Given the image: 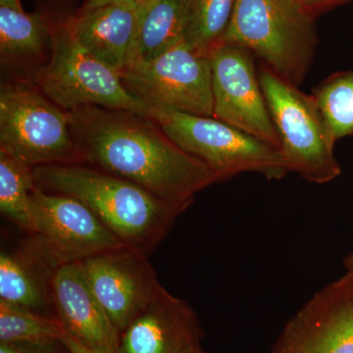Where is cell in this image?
<instances>
[{
	"mask_svg": "<svg viewBox=\"0 0 353 353\" xmlns=\"http://www.w3.org/2000/svg\"><path fill=\"white\" fill-rule=\"evenodd\" d=\"M83 164L136 183L164 201L190 208L218 183L213 172L171 141L150 116L82 106L68 111Z\"/></svg>",
	"mask_w": 353,
	"mask_h": 353,
	"instance_id": "cell-1",
	"label": "cell"
},
{
	"mask_svg": "<svg viewBox=\"0 0 353 353\" xmlns=\"http://www.w3.org/2000/svg\"><path fill=\"white\" fill-rule=\"evenodd\" d=\"M37 187L82 202L123 243L148 256L189 208L87 164L32 168Z\"/></svg>",
	"mask_w": 353,
	"mask_h": 353,
	"instance_id": "cell-2",
	"label": "cell"
},
{
	"mask_svg": "<svg viewBox=\"0 0 353 353\" xmlns=\"http://www.w3.org/2000/svg\"><path fill=\"white\" fill-rule=\"evenodd\" d=\"M41 11L50 29L51 52L34 83L53 103L67 112L97 105L150 117V109L125 87L119 72L79 43L74 32L78 13L71 0H46Z\"/></svg>",
	"mask_w": 353,
	"mask_h": 353,
	"instance_id": "cell-3",
	"label": "cell"
},
{
	"mask_svg": "<svg viewBox=\"0 0 353 353\" xmlns=\"http://www.w3.org/2000/svg\"><path fill=\"white\" fill-rule=\"evenodd\" d=\"M304 0H236L221 43L243 46L279 77L299 87L319 39Z\"/></svg>",
	"mask_w": 353,
	"mask_h": 353,
	"instance_id": "cell-4",
	"label": "cell"
},
{
	"mask_svg": "<svg viewBox=\"0 0 353 353\" xmlns=\"http://www.w3.org/2000/svg\"><path fill=\"white\" fill-rule=\"evenodd\" d=\"M150 118L181 150L205 164L218 182L243 173L268 180L290 173L279 148L214 117L154 109Z\"/></svg>",
	"mask_w": 353,
	"mask_h": 353,
	"instance_id": "cell-5",
	"label": "cell"
},
{
	"mask_svg": "<svg viewBox=\"0 0 353 353\" xmlns=\"http://www.w3.org/2000/svg\"><path fill=\"white\" fill-rule=\"evenodd\" d=\"M0 152L31 168L83 164L67 111L34 83L8 80L0 90Z\"/></svg>",
	"mask_w": 353,
	"mask_h": 353,
	"instance_id": "cell-6",
	"label": "cell"
},
{
	"mask_svg": "<svg viewBox=\"0 0 353 353\" xmlns=\"http://www.w3.org/2000/svg\"><path fill=\"white\" fill-rule=\"evenodd\" d=\"M260 85L289 165L310 183H328L341 175L334 138L312 94H306L262 64Z\"/></svg>",
	"mask_w": 353,
	"mask_h": 353,
	"instance_id": "cell-7",
	"label": "cell"
},
{
	"mask_svg": "<svg viewBox=\"0 0 353 353\" xmlns=\"http://www.w3.org/2000/svg\"><path fill=\"white\" fill-rule=\"evenodd\" d=\"M32 250L53 270L101 253L128 248L82 202L36 187L30 197Z\"/></svg>",
	"mask_w": 353,
	"mask_h": 353,
	"instance_id": "cell-8",
	"label": "cell"
},
{
	"mask_svg": "<svg viewBox=\"0 0 353 353\" xmlns=\"http://www.w3.org/2000/svg\"><path fill=\"white\" fill-rule=\"evenodd\" d=\"M120 75L150 112L163 109L213 117L210 61L185 39L154 59L130 65Z\"/></svg>",
	"mask_w": 353,
	"mask_h": 353,
	"instance_id": "cell-9",
	"label": "cell"
},
{
	"mask_svg": "<svg viewBox=\"0 0 353 353\" xmlns=\"http://www.w3.org/2000/svg\"><path fill=\"white\" fill-rule=\"evenodd\" d=\"M213 117L280 150V138L260 85L252 51L220 43L209 52Z\"/></svg>",
	"mask_w": 353,
	"mask_h": 353,
	"instance_id": "cell-10",
	"label": "cell"
},
{
	"mask_svg": "<svg viewBox=\"0 0 353 353\" xmlns=\"http://www.w3.org/2000/svg\"><path fill=\"white\" fill-rule=\"evenodd\" d=\"M270 353H353V272L316 292L285 325Z\"/></svg>",
	"mask_w": 353,
	"mask_h": 353,
	"instance_id": "cell-11",
	"label": "cell"
},
{
	"mask_svg": "<svg viewBox=\"0 0 353 353\" xmlns=\"http://www.w3.org/2000/svg\"><path fill=\"white\" fill-rule=\"evenodd\" d=\"M88 284L117 331H123L161 287L148 256L130 248L81 261Z\"/></svg>",
	"mask_w": 353,
	"mask_h": 353,
	"instance_id": "cell-12",
	"label": "cell"
},
{
	"mask_svg": "<svg viewBox=\"0 0 353 353\" xmlns=\"http://www.w3.org/2000/svg\"><path fill=\"white\" fill-rule=\"evenodd\" d=\"M203 339L199 317L183 299L160 287L119 334L120 353H197Z\"/></svg>",
	"mask_w": 353,
	"mask_h": 353,
	"instance_id": "cell-13",
	"label": "cell"
},
{
	"mask_svg": "<svg viewBox=\"0 0 353 353\" xmlns=\"http://www.w3.org/2000/svg\"><path fill=\"white\" fill-rule=\"evenodd\" d=\"M50 288L57 317L67 333L97 352L120 353L119 332L88 285L81 262L55 269Z\"/></svg>",
	"mask_w": 353,
	"mask_h": 353,
	"instance_id": "cell-14",
	"label": "cell"
},
{
	"mask_svg": "<svg viewBox=\"0 0 353 353\" xmlns=\"http://www.w3.org/2000/svg\"><path fill=\"white\" fill-rule=\"evenodd\" d=\"M138 27L136 2L115 0L87 12H78L74 32L85 50L121 73L131 64Z\"/></svg>",
	"mask_w": 353,
	"mask_h": 353,
	"instance_id": "cell-15",
	"label": "cell"
},
{
	"mask_svg": "<svg viewBox=\"0 0 353 353\" xmlns=\"http://www.w3.org/2000/svg\"><path fill=\"white\" fill-rule=\"evenodd\" d=\"M50 52V29L41 10L29 14L0 6V61L10 80L34 83Z\"/></svg>",
	"mask_w": 353,
	"mask_h": 353,
	"instance_id": "cell-16",
	"label": "cell"
},
{
	"mask_svg": "<svg viewBox=\"0 0 353 353\" xmlns=\"http://www.w3.org/2000/svg\"><path fill=\"white\" fill-rule=\"evenodd\" d=\"M189 3L190 0H157L138 10V34L130 65L154 59L185 39Z\"/></svg>",
	"mask_w": 353,
	"mask_h": 353,
	"instance_id": "cell-17",
	"label": "cell"
},
{
	"mask_svg": "<svg viewBox=\"0 0 353 353\" xmlns=\"http://www.w3.org/2000/svg\"><path fill=\"white\" fill-rule=\"evenodd\" d=\"M34 262L25 255L1 252L0 301L34 312L46 306V288Z\"/></svg>",
	"mask_w": 353,
	"mask_h": 353,
	"instance_id": "cell-18",
	"label": "cell"
},
{
	"mask_svg": "<svg viewBox=\"0 0 353 353\" xmlns=\"http://www.w3.org/2000/svg\"><path fill=\"white\" fill-rule=\"evenodd\" d=\"M236 0H190L185 41L199 54L222 43Z\"/></svg>",
	"mask_w": 353,
	"mask_h": 353,
	"instance_id": "cell-19",
	"label": "cell"
},
{
	"mask_svg": "<svg viewBox=\"0 0 353 353\" xmlns=\"http://www.w3.org/2000/svg\"><path fill=\"white\" fill-rule=\"evenodd\" d=\"M67 331L57 317L0 301V343H43L60 341Z\"/></svg>",
	"mask_w": 353,
	"mask_h": 353,
	"instance_id": "cell-20",
	"label": "cell"
},
{
	"mask_svg": "<svg viewBox=\"0 0 353 353\" xmlns=\"http://www.w3.org/2000/svg\"><path fill=\"white\" fill-rule=\"evenodd\" d=\"M36 187L31 167L0 152V211L24 231L29 222L30 197Z\"/></svg>",
	"mask_w": 353,
	"mask_h": 353,
	"instance_id": "cell-21",
	"label": "cell"
},
{
	"mask_svg": "<svg viewBox=\"0 0 353 353\" xmlns=\"http://www.w3.org/2000/svg\"><path fill=\"white\" fill-rule=\"evenodd\" d=\"M312 95L334 138L353 136V71L328 77Z\"/></svg>",
	"mask_w": 353,
	"mask_h": 353,
	"instance_id": "cell-22",
	"label": "cell"
},
{
	"mask_svg": "<svg viewBox=\"0 0 353 353\" xmlns=\"http://www.w3.org/2000/svg\"><path fill=\"white\" fill-rule=\"evenodd\" d=\"M20 353H70L61 341L43 343H19Z\"/></svg>",
	"mask_w": 353,
	"mask_h": 353,
	"instance_id": "cell-23",
	"label": "cell"
},
{
	"mask_svg": "<svg viewBox=\"0 0 353 353\" xmlns=\"http://www.w3.org/2000/svg\"><path fill=\"white\" fill-rule=\"evenodd\" d=\"M352 0H304L306 6L310 9L311 12L317 16L318 14L325 12L333 7L347 3Z\"/></svg>",
	"mask_w": 353,
	"mask_h": 353,
	"instance_id": "cell-24",
	"label": "cell"
},
{
	"mask_svg": "<svg viewBox=\"0 0 353 353\" xmlns=\"http://www.w3.org/2000/svg\"><path fill=\"white\" fill-rule=\"evenodd\" d=\"M60 341L63 343L64 347L69 350L70 353H102L92 350V348L85 347V345L77 341L75 338H73L68 333H66Z\"/></svg>",
	"mask_w": 353,
	"mask_h": 353,
	"instance_id": "cell-25",
	"label": "cell"
},
{
	"mask_svg": "<svg viewBox=\"0 0 353 353\" xmlns=\"http://www.w3.org/2000/svg\"><path fill=\"white\" fill-rule=\"evenodd\" d=\"M115 1V0H87L85 6L79 10V12H87L97 7L103 6V4L109 3V2Z\"/></svg>",
	"mask_w": 353,
	"mask_h": 353,
	"instance_id": "cell-26",
	"label": "cell"
},
{
	"mask_svg": "<svg viewBox=\"0 0 353 353\" xmlns=\"http://www.w3.org/2000/svg\"><path fill=\"white\" fill-rule=\"evenodd\" d=\"M0 353H20L15 343H0Z\"/></svg>",
	"mask_w": 353,
	"mask_h": 353,
	"instance_id": "cell-27",
	"label": "cell"
},
{
	"mask_svg": "<svg viewBox=\"0 0 353 353\" xmlns=\"http://www.w3.org/2000/svg\"><path fill=\"white\" fill-rule=\"evenodd\" d=\"M0 6L10 7L16 10H24L20 0H0Z\"/></svg>",
	"mask_w": 353,
	"mask_h": 353,
	"instance_id": "cell-28",
	"label": "cell"
},
{
	"mask_svg": "<svg viewBox=\"0 0 353 353\" xmlns=\"http://www.w3.org/2000/svg\"><path fill=\"white\" fill-rule=\"evenodd\" d=\"M343 266H345V271L353 272V252L345 256L343 260Z\"/></svg>",
	"mask_w": 353,
	"mask_h": 353,
	"instance_id": "cell-29",
	"label": "cell"
},
{
	"mask_svg": "<svg viewBox=\"0 0 353 353\" xmlns=\"http://www.w3.org/2000/svg\"><path fill=\"white\" fill-rule=\"evenodd\" d=\"M134 1L136 2L138 10H141V9L145 8V7L150 6L157 0H134Z\"/></svg>",
	"mask_w": 353,
	"mask_h": 353,
	"instance_id": "cell-30",
	"label": "cell"
},
{
	"mask_svg": "<svg viewBox=\"0 0 353 353\" xmlns=\"http://www.w3.org/2000/svg\"><path fill=\"white\" fill-rule=\"evenodd\" d=\"M197 353H205L203 352V350H201V352H197Z\"/></svg>",
	"mask_w": 353,
	"mask_h": 353,
	"instance_id": "cell-31",
	"label": "cell"
}]
</instances>
